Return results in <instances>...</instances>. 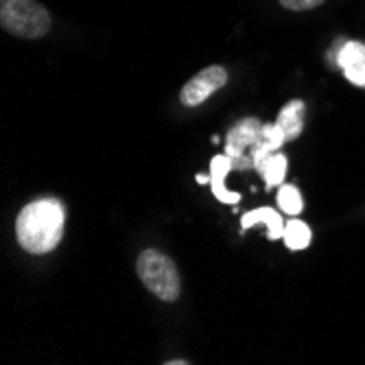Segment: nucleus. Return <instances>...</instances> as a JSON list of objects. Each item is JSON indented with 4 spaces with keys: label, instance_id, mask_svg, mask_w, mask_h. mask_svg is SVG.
<instances>
[{
    "label": "nucleus",
    "instance_id": "nucleus-1",
    "mask_svg": "<svg viewBox=\"0 0 365 365\" xmlns=\"http://www.w3.org/2000/svg\"><path fill=\"white\" fill-rule=\"evenodd\" d=\"M66 210L59 199L44 197L26 204L16 219L18 243L29 254H48L53 252L63 235Z\"/></svg>",
    "mask_w": 365,
    "mask_h": 365
},
{
    "label": "nucleus",
    "instance_id": "nucleus-2",
    "mask_svg": "<svg viewBox=\"0 0 365 365\" xmlns=\"http://www.w3.org/2000/svg\"><path fill=\"white\" fill-rule=\"evenodd\" d=\"M136 272L143 284L162 302H175L182 291V280L175 262L158 250H145L138 256Z\"/></svg>",
    "mask_w": 365,
    "mask_h": 365
},
{
    "label": "nucleus",
    "instance_id": "nucleus-3",
    "mask_svg": "<svg viewBox=\"0 0 365 365\" xmlns=\"http://www.w3.org/2000/svg\"><path fill=\"white\" fill-rule=\"evenodd\" d=\"M0 24L24 40H38L51 29V16L38 0H0Z\"/></svg>",
    "mask_w": 365,
    "mask_h": 365
},
{
    "label": "nucleus",
    "instance_id": "nucleus-4",
    "mask_svg": "<svg viewBox=\"0 0 365 365\" xmlns=\"http://www.w3.org/2000/svg\"><path fill=\"white\" fill-rule=\"evenodd\" d=\"M227 81V73L223 66H208L202 73H197L180 92V101L186 108L202 106L206 98H210L217 90H221Z\"/></svg>",
    "mask_w": 365,
    "mask_h": 365
},
{
    "label": "nucleus",
    "instance_id": "nucleus-5",
    "mask_svg": "<svg viewBox=\"0 0 365 365\" xmlns=\"http://www.w3.org/2000/svg\"><path fill=\"white\" fill-rule=\"evenodd\" d=\"M260 120L250 116L239 120L235 127L227 131V138H225V153L235 160V169H247L252 162V158H245V151L254 147L258 134H260Z\"/></svg>",
    "mask_w": 365,
    "mask_h": 365
},
{
    "label": "nucleus",
    "instance_id": "nucleus-6",
    "mask_svg": "<svg viewBox=\"0 0 365 365\" xmlns=\"http://www.w3.org/2000/svg\"><path fill=\"white\" fill-rule=\"evenodd\" d=\"M337 66L341 68V73L346 75V79L350 83L365 88V44L346 42L341 53H339Z\"/></svg>",
    "mask_w": 365,
    "mask_h": 365
},
{
    "label": "nucleus",
    "instance_id": "nucleus-7",
    "mask_svg": "<svg viewBox=\"0 0 365 365\" xmlns=\"http://www.w3.org/2000/svg\"><path fill=\"white\" fill-rule=\"evenodd\" d=\"M230 169H235V160H232L227 153L215 155L210 162V188H212V195L219 199L221 204H239L241 195L230 192L225 188V175L230 173Z\"/></svg>",
    "mask_w": 365,
    "mask_h": 365
},
{
    "label": "nucleus",
    "instance_id": "nucleus-8",
    "mask_svg": "<svg viewBox=\"0 0 365 365\" xmlns=\"http://www.w3.org/2000/svg\"><path fill=\"white\" fill-rule=\"evenodd\" d=\"M287 143L284 134H282V129L276 125H262L260 127V134L252 147V162H254V167L262 160V158H267L272 153H276L282 145Z\"/></svg>",
    "mask_w": 365,
    "mask_h": 365
},
{
    "label": "nucleus",
    "instance_id": "nucleus-9",
    "mask_svg": "<svg viewBox=\"0 0 365 365\" xmlns=\"http://www.w3.org/2000/svg\"><path fill=\"white\" fill-rule=\"evenodd\" d=\"M256 223H264L269 227V241H278L284 235V221L280 212H276L274 208H258L241 217V230H250Z\"/></svg>",
    "mask_w": 365,
    "mask_h": 365
},
{
    "label": "nucleus",
    "instance_id": "nucleus-10",
    "mask_svg": "<svg viewBox=\"0 0 365 365\" xmlns=\"http://www.w3.org/2000/svg\"><path fill=\"white\" fill-rule=\"evenodd\" d=\"M278 127L282 129V134L289 140H295L302 134L304 129V103L302 101H291L289 106H284L278 114Z\"/></svg>",
    "mask_w": 365,
    "mask_h": 365
},
{
    "label": "nucleus",
    "instance_id": "nucleus-11",
    "mask_svg": "<svg viewBox=\"0 0 365 365\" xmlns=\"http://www.w3.org/2000/svg\"><path fill=\"white\" fill-rule=\"evenodd\" d=\"M254 169L262 175V180H264V184H267V188L282 186L284 175H287V158L276 151V153H272L267 158H262Z\"/></svg>",
    "mask_w": 365,
    "mask_h": 365
},
{
    "label": "nucleus",
    "instance_id": "nucleus-12",
    "mask_svg": "<svg viewBox=\"0 0 365 365\" xmlns=\"http://www.w3.org/2000/svg\"><path fill=\"white\" fill-rule=\"evenodd\" d=\"M282 241L287 243L289 250L293 252H300V250H307L311 245V227L300 221L291 217V221L284 223V235H282Z\"/></svg>",
    "mask_w": 365,
    "mask_h": 365
},
{
    "label": "nucleus",
    "instance_id": "nucleus-13",
    "mask_svg": "<svg viewBox=\"0 0 365 365\" xmlns=\"http://www.w3.org/2000/svg\"><path fill=\"white\" fill-rule=\"evenodd\" d=\"M278 204H280V210L291 215V217H297L302 212V195L297 190L293 184H282L280 190H278Z\"/></svg>",
    "mask_w": 365,
    "mask_h": 365
},
{
    "label": "nucleus",
    "instance_id": "nucleus-14",
    "mask_svg": "<svg viewBox=\"0 0 365 365\" xmlns=\"http://www.w3.org/2000/svg\"><path fill=\"white\" fill-rule=\"evenodd\" d=\"M324 0H280V5L291 11H309L313 7H319Z\"/></svg>",
    "mask_w": 365,
    "mask_h": 365
},
{
    "label": "nucleus",
    "instance_id": "nucleus-15",
    "mask_svg": "<svg viewBox=\"0 0 365 365\" xmlns=\"http://www.w3.org/2000/svg\"><path fill=\"white\" fill-rule=\"evenodd\" d=\"M197 182H199V184H210V175H204V173H202V175H197Z\"/></svg>",
    "mask_w": 365,
    "mask_h": 365
},
{
    "label": "nucleus",
    "instance_id": "nucleus-16",
    "mask_svg": "<svg viewBox=\"0 0 365 365\" xmlns=\"http://www.w3.org/2000/svg\"><path fill=\"white\" fill-rule=\"evenodd\" d=\"M171 365H184V363H188V361H182V359H178V361H169Z\"/></svg>",
    "mask_w": 365,
    "mask_h": 365
}]
</instances>
